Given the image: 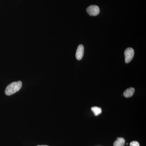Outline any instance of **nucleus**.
I'll use <instances>...</instances> for the list:
<instances>
[{
	"label": "nucleus",
	"instance_id": "nucleus-6",
	"mask_svg": "<svg viewBox=\"0 0 146 146\" xmlns=\"http://www.w3.org/2000/svg\"><path fill=\"white\" fill-rule=\"evenodd\" d=\"M125 141V139L124 138L118 137L117 140L114 142L113 145L114 146H124Z\"/></svg>",
	"mask_w": 146,
	"mask_h": 146
},
{
	"label": "nucleus",
	"instance_id": "nucleus-7",
	"mask_svg": "<svg viewBox=\"0 0 146 146\" xmlns=\"http://www.w3.org/2000/svg\"><path fill=\"white\" fill-rule=\"evenodd\" d=\"M91 110L94 112V115L96 116L100 115L102 113V110L101 108L100 107L94 106L91 108Z\"/></svg>",
	"mask_w": 146,
	"mask_h": 146
},
{
	"label": "nucleus",
	"instance_id": "nucleus-3",
	"mask_svg": "<svg viewBox=\"0 0 146 146\" xmlns=\"http://www.w3.org/2000/svg\"><path fill=\"white\" fill-rule=\"evenodd\" d=\"M86 11L91 16H96L99 14L100 9L98 6L92 5L89 6L86 9Z\"/></svg>",
	"mask_w": 146,
	"mask_h": 146
},
{
	"label": "nucleus",
	"instance_id": "nucleus-1",
	"mask_svg": "<svg viewBox=\"0 0 146 146\" xmlns=\"http://www.w3.org/2000/svg\"><path fill=\"white\" fill-rule=\"evenodd\" d=\"M22 86V82L21 81L15 82L10 84L6 88V95L11 96L15 94L21 89Z\"/></svg>",
	"mask_w": 146,
	"mask_h": 146
},
{
	"label": "nucleus",
	"instance_id": "nucleus-2",
	"mask_svg": "<svg viewBox=\"0 0 146 146\" xmlns=\"http://www.w3.org/2000/svg\"><path fill=\"white\" fill-rule=\"evenodd\" d=\"M124 54L125 63H129L132 60L134 56V50L131 48H128L125 51Z\"/></svg>",
	"mask_w": 146,
	"mask_h": 146
},
{
	"label": "nucleus",
	"instance_id": "nucleus-4",
	"mask_svg": "<svg viewBox=\"0 0 146 146\" xmlns=\"http://www.w3.org/2000/svg\"><path fill=\"white\" fill-rule=\"evenodd\" d=\"M84 53V47L82 45H79L76 52V57L78 60H80L82 59Z\"/></svg>",
	"mask_w": 146,
	"mask_h": 146
},
{
	"label": "nucleus",
	"instance_id": "nucleus-5",
	"mask_svg": "<svg viewBox=\"0 0 146 146\" xmlns=\"http://www.w3.org/2000/svg\"><path fill=\"white\" fill-rule=\"evenodd\" d=\"M134 92H135V89L133 87H130V88L127 89L124 91L123 93V95L125 98H130L133 96Z\"/></svg>",
	"mask_w": 146,
	"mask_h": 146
},
{
	"label": "nucleus",
	"instance_id": "nucleus-8",
	"mask_svg": "<svg viewBox=\"0 0 146 146\" xmlns=\"http://www.w3.org/2000/svg\"><path fill=\"white\" fill-rule=\"evenodd\" d=\"M130 146H140V144L137 141H133L131 142Z\"/></svg>",
	"mask_w": 146,
	"mask_h": 146
},
{
	"label": "nucleus",
	"instance_id": "nucleus-9",
	"mask_svg": "<svg viewBox=\"0 0 146 146\" xmlns=\"http://www.w3.org/2000/svg\"><path fill=\"white\" fill-rule=\"evenodd\" d=\"M37 146H49L46 145H37Z\"/></svg>",
	"mask_w": 146,
	"mask_h": 146
}]
</instances>
